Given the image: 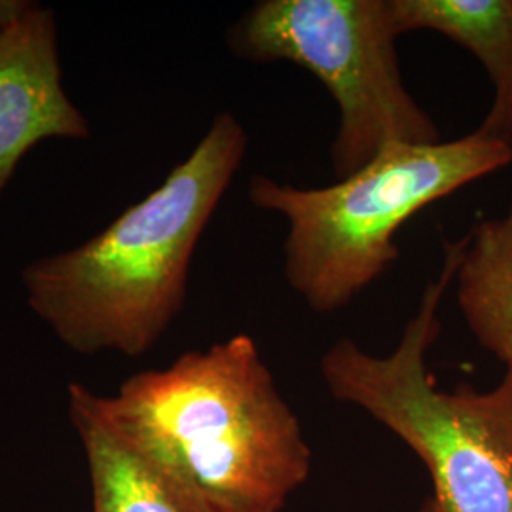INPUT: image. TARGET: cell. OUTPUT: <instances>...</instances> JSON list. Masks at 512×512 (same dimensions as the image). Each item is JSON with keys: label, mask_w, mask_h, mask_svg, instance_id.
Masks as SVG:
<instances>
[{"label": "cell", "mask_w": 512, "mask_h": 512, "mask_svg": "<svg viewBox=\"0 0 512 512\" xmlns=\"http://www.w3.org/2000/svg\"><path fill=\"white\" fill-rule=\"evenodd\" d=\"M29 4V0H0V35L18 21Z\"/></svg>", "instance_id": "30bf717a"}, {"label": "cell", "mask_w": 512, "mask_h": 512, "mask_svg": "<svg viewBox=\"0 0 512 512\" xmlns=\"http://www.w3.org/2000/svg\"><path fill=\"white\" fill-rule=\"evenodd\" d=\"M465 243H446L440 274L425 285L397 348L374 355L340 338L321 357V376L336 401L382 423L423 461L437 511L512 512V365L490 391H444L427 366Z\"/></svg>", "instance_id": "3957f363"}, {"label": "cell", "mask_w": 512, "mask_h": 512, "mask_svg": "<svg viewBox=\"0 0 512 512\" xmlns=\"http://www.w3.org/2000/svg\"><path fill=\"white\" fill-rule=\"evenodd\" d=\"M247 148V129L220 112L147 198L82 245L23 268L27 304L61 344L139 357L160 342L183 311L196 247Z\"/></svg>", "instance_id": "6da1fadb"}, {"label": "cell", "mask_w": 512, "mask_h": 512, "mask_svg": "<svg viewBox=\"0 0 512 512\" xmlns=\"http://www.w3.org/2000/svg\"><path fill=\"white\" fill-rule=\"evenodd\" d=\"M69 416L88 463L92 512H219L171 465L110 423L86 385H69Z\"/></svg>", "instance_id": "52a82bcc"}, {"label": "cell", "mask_w": 512, "mask_h": 512, "mask_svg": "<svg viewBox=\"0 0 512 512\" xmlns=\"http://www.w3.org/2000/svg\"><path fill=\"white\" fill-rule=\"evenodd\" d=\"M93 401L215 511L281 512L310 476L302 425L249 334L186 351Z\"/></svg>", "instance_id": "7a4b0ae2"}, {"label": "cell", "mask_w": 512, "mask_h": 512, "mask_svg": "<svg viewBox=\"0 0 512 512\" xmlns=\"http://www.w3.org/2000/svg\"><path fill=\"white\" fill-rule=\"evenodd\" d=\"M454 283L478 344L512 365V205L503 217L482 220L467 234Z\"/></svg>", "instance_id": "9c48e42d"}, {"label": "cell", "mask_w": 512, "mask_h": 512, "mask_svg": "<svg viewBox=\"0 0 512 512\" xmlns=\"http://www.w3.org/2000/svg\"><path fill=\"white\" fill-rule=\"evenodd\" d=\"M420 512H439V511H437V507H435V503H433V501H431V499H427V501H425V505H423V507H421Z\"/></svg>", "instance_id": "8fae6325"}, {"label": "cell", "mask_w": 512, "mask_h": 512, "mask_svg": "<svg viewBox=\"0 0 512 512\" xmlns=\"http://www.w3.org/2000/svg\"><path fill=\"white\" fill-rule=\"evenodd\" d=\"M90 133V122L63 88L55 12L31 2L0 35V198L31 148Z\"/></svg>", "instance_id": "8992f818"}, {"label": "cell", "mask_w": 512, "mask_h": 512, "mask_svg": "<svg viewBox=\"0 0 512 512\" xmlns=\"http://www.w3.org/2000/svg\"><path fill=\"white\" fill-rule=\"evenodd\" d=\"M512 164V145L469 133L456 141L387 148L323 188L255 175L249 200L287 220L283 272L311 311L344 310L399 260L395 238L421 209Z\"/></svg>", "instance_id": "277c9868"}, {"label": "cell", "mask_w": 512, "mask_h": 512, "mask_svg": "<svg viewBox=\"0 0 512 512\" xmlns=\"http://www.w3.org/2000/svg\"><path fill=\"white\" fill-rule=\"evenodd\" d=\"M399 31H433L469 50L494 84L482 137L512 145V0H393Z\"/></svg>", "instance_id": "ba28073f"}, {"label": "cell", "mask_w": 512, "mask_h": 512, "mask_svg": "<svg viewBox=\"0 0 512 512\" xmlns=\"http://www.w3.org/2000/svg\"><path fill=\"white\" fill-rule=\"evenodd\" d=\"M393 0H258L226 44L251 63H294L323 82L338 107L330 145L338 181L387 148L439 143L440 131L406 90Z\"/></svg>", "instance_id": "5b68a950"}]
</instances>
